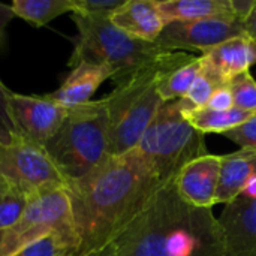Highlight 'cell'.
<instances>
[{"mask_svg": "<svg viewBox=\"0 0 256 256\" xmlns=\"http://www.w3.org/2000/svg\"><path fill=\"white\" fill-rule=\"evenodd\" d=\"M226 138L240 146V148L256 150V114L243 124L224 134Z\"/></svg>", "mask_w": 256, "mask_h": 256, "instance_id": "484cf974", "label": "cell"}, {"mask_svg": "<svg viewBox=\"0 0 256 256\" xmlns=\"http://www.w3.org/2000/svg\"><path fill=\"white\" fill-rule=\"evenodd\" d=\"M124 0H74V14L111 15Z\"/></svg>", "mask_w": 256, "mask_h": 256, "instance_id": "4316f807", "label": "cell"}, {"mask_svg": "<svg viewBox=\"0 0 256 256\" xmlns=\"http://www.w3.org/2000/svg\"><path fill=\"white\" fill-rule=\"evenodd\" d=\"M30 196L0 176V232L10 228L22 214Z\"/></svg>", "mask_w": 256, "mask_h": 256, "instance_id": "44dd1931", "label": "cell"}, {"mask_svg": "<svg viewBox=\"0 0 256 256\" xmlns=\"http://www.w3.org/2000/svg\"><path fill=\"white\" fill-rule=\"evenodd\" d=\"M110 16L72 14L78 34L68 66L75 68L80 63L108 66L112 72L111 80L118 86L153 64L168 50L156 42L130 38L117 28Z\"/></svg>", "mask_w": 256, "mask_h": 256, "instance_id": "3957f363", "label": "cell"}, {"mask_svg": "<svg viewBox=\"0 0 256 256\" xmlns=\"http://www.w3.org/2000/svg\"><path fill=\"white\" fill-rule=\"evenodd\" d=\"M182 102V112L184 120L200 134L206 135V134H225L240 124H243L244 122H248L252 116L250 112L232 108L230 111H214L210 108H194V106H188L184 104L183 99H180Z\"/></svg>", "mask_w": 256, "mask_h": 256, "instance_id": "d6986e66", "label": "cell"}, {"mask_svg": "<svg viewBox=\"0 0 256 256\" xmlns=\"http://www.w3.org/2000/svg\"><path fill=\"white\" fill-rule=\"evenodd\" d=\"M244 33L249 39H252L256 44V6L249 15V18L244 21Z\"/></svg>", "mask_w": 256, "mask_h": 256, "instance_id": "f546056e", "label": "cell"}, {"mask_svg": "<svg viewBox=\"0 0 256 256\" xmlns=\"http://www.w3.org/2000/svg\"><path fill=\"white\" fill-rule=\"evenodd\" d=\"M244 22L236 16H212L168 24L156 44L168 51H200L201 56L220 44L244 36Z\"/></svg>", "mask_w": 256, "mask_h": 256, "instance_id": "9c48e42d", "label": "cell"}, {"mask_svg": "<svg viewBox=\"0 0 256 256\" xmlns=\"http://www.w3.org/2000/svg\"><path fill=\"white\" fill-rule=\"evenodd\" d=\"M206 108L214 110V111H230L234 108V98L230 86H222L219 87L207 102Z\"/></svg>", "mask_w": 256, "mask_h": 256, "instance_id": "83f0119b", "label": "cell"}, {"mask_svg": "<svg viewBox=\"0 0 256 256\" xmlns=\"http://www.w3.org/2000/svg\"><path fill=\"white\" fill-rule=\"evenodd\" d=\"M10 116L20 136L45 148L46 142L58 132L69 110L46 96L10 93Z\"/></svg>", "mask_w": 256, "mask_h": 256, "instance_id": "30bf717a", "label": "cell"}, {"mask_svg": "<svg viewBox=\"0 0 256 256\" xmlns=\"http://www.w3.org/2000/svg\"><path fill=\"white\" fill-rule=\"evenodd\" d=\"M110 20L130 38L146 42H156L166 27L158 0H124Z\"/></svg>", "mask_w": 256, "mask_h": 256, "instance_id": "5bb4252c", "label": "cell"}, {"mask_svg": "<svg viewBox=\"0 0 256 256\" xmlns=\"http://www.w3.org/2000/svg\"><path fill=\"white\" fill-rule=\"evenodd\" d=\"M45 150L68 183L86 177L104 164L110 158L106 98L69 108Z\"/></svg>", "mask_w": 256, "mask_h": 256, "instance_id": "277c9868", "label": "cell"}, {"mask_svg": "<svg viewBox=\"0 0 256 256\" xmlns=\"http://www.w3.org/2000/svg\"><path fill=\"white\" fill-rule=\"evenodd\" d=\"M12 90H9L0 80V146H8L20 138L15 123L10 116L9 98Z\"/></svg>", "mask_w": 256, "mask_h": 256, "instance_id": "d4e9b609", "label": "cell"}, {"mask_svg": "<svg viewBox=\"0 0 256 256\" xmlns=\"http://www.w3.org/2000/svg\"><path fill=\"white\" fill-rule=\"evenodd\" d=\"M182 110L180 99L164 104L135 147L160 184L176 180L188 162L208 153L204 135L184 120Z\"/></svg>", "mask_w": 256, "mask_h": 256, "instance_id": "5b68a950", "label": "cell"}, {"mask_svg": "<svg viewBox=\"0 0 256 256\" xmlns=\"http://www.w3.org/2000/svg\"><path fill=\"white\" fill-rule=\"evenodd\" d=\"M222 82L228 86L236 76L248 72L256 63V44L246 34L230 39L202 54Z\"/></svg>", "mask_w": 256, "mask_h": 256, "instance_id": "2e32d148", "label": "cell"}, {"mask_svg": "<svg viewBox=\"0 0 256 256\" xmlns=\"http://www.w3.org/2000/svg\"><path fill=\"white\" fill-rule=\"evenodd\" d=\"M14 256H78V240L66 234H52Z\"/></svg>", "mask_w": 256, "mask_h": 256, "instance_id": "603a6c76", "label": "cell"}, {"mask_svg": "<svg viewBox=\"0 0 256 256\" xmlns=\"http://www.w3.org/2000/svg\"><path fill=\"white\" fill-rule=\"evenodd\" d=\"M111 76L112 72L108 66L80 63L72 68L62 86L56 92L50 93V96L68 110L80 106L90 102L100 84Z\"/></svg>", "mask_w": 256, "mask_h": 256, "instance_id": "9a60e30c", "label": "cell"}, {"mask_svg": "<svg viewBox=\"0 0 256 256\" xmlns=\"http://www.w3.org/2000/svg\"><path fill=\"white\" fill-rule=\"evenodd\" d=\"M52 234H66L76 238L66 189L30 198L20 219L10 228L0 232V256H14Z\"/></svg>", "mask_w": 256, "mask_h": 256, "instance_id": "52a82bcc", "label": "cell"}, {"mask_svg": "<svg viewBox=\"0 0 256 256\" xmlns=\"http://www.w3.org/2000/svg\"><path fill=\"white\" fill-rule=\"evenodd\" d=\"M202 66V57L184 51H166L158 62L156 90L162 102L183 99Z\"/></svg>", "mask_w": 256, "mask_h": 256, "instance_id": "4fadbf2b", "label": "cell"}, {"mask_svg": "<svg viewBox=\"0 0 256 256\" xmlns=\"http://www.w3.org/2000/svg\"><path fill=\"white\" fill-rule=\"evenodd\" d=\"M0 176L30 198L68 186L46 150L22 136L0 146Z\"/></svg>", "mask_w": 256, "mask_h": 256, "instance_id": "ba28073f", "label": "cell"}, {"mask_svg": "<svg viewBox=\"0 0 256 256\" xmlns=\"http://www.w3.org/2000/svg\"><path fill=\"white\" fill-rule=\"evenodd\" d=\"M225 236V256H256V200L237 196L219 219Z\"/></svg>", "mask_w": 256, "mask_h": 256, "instance_id": "7c38bea8", "label": "cell"}, {"mask_svg": "<svg viewBox=\"0 0 256 256\" xmlns=\"http://www.w3.org/2000/svg\"><path fill=\"white\" fill-rule=\"evenodd\" d=\"M234 98V108L256 114V80L252 74L243 72L236 76L230 84Z\"/></svg>", "mask_w": 256, "mask_h": 256, "instance_id": "cb8c5ba5", "label": "cell"}, {"mask_svg": "<svg viewBox=\"0 0 256 256\" xmlns=\"http://www.w3.org/2000/svg\"><path fill=\"white\" fill-rule=\"evenodd\" d=\"M159 58L105 96L110 120V156H122L134 150L164 105L156 90Z\"/></svg>", "mask_w": 256, "mask_h": 256, "instance_id": "8992f818", "label": "cell"}, {"mask_svg": "<svg viewBox=\"0 0 256 256\" xmlns=\"http://www.w3.org/2000/svg\"><path fill=\"white\" fill-rule=\"evenodd\" d=\"M240 196L243 198H248V200H256V176L252 177L243 188Z\"/></svg>", "mask_w": 256, "mask_h": 256, "instance_id": "4dcf8cb0", "label": "cell"}, {"mask_svg": "<svg viewBox=\"0 0 256 256\" xmlns=\"http://www.w3.org/2000/svg\"><path fill=\"white\" fill-rule=\"evenodd\" d=\"M202 57V56H201ZM225 86L222 82V80L219 78V75L214 72V69L204 60L202 57V66L201 70L198 74V76L195 78L194 84L190 86L188 94L183 98L184 104L188 106H194V108H202L207 105V102L210 100L212 94L219 88Z\"/></svg>", "mask_w": 256, "mask_h": 256, "instance_id": "7402d4cb", "label": "cell"}, {"mask_svg": "<svg viewBox=\"0 0 256 256\" xmlns=\"http://www.w3.org/2000/svg\"><path fill=\"white\" fill-rule=\"evenodd\" d=\"M15 12L12 9L10 4L8 3H2L0 2V50L6 48V42H8V36H6V28L10 24V21L15 18Z\"/></svg>", "mask_w": 256, "mask_h": 256, "instance_id": "f1b7e54d", "label": "cell"}, {"mask_svg": "<svg viewBox=\"0 0 256 256\" xmlns=\"http://www.w3.org/2000/svg\"><path fill=\"white\" fill-rule=\"evenodd\" d=\"M90 256H126L123 255L114 244H108V246H105L104 249H100L99 252H96V254H93V255Z\"/></svg>", "mask_w": 256, "mask_h": 256, "instance_id": "1f68e13d", "label": "cell"}, {"mask_svg": "<svg viewBox=\"0 0 256 256\" xmlns=\"http://www.w3.org/2000/svg\"><path fill=\"white\" fill-rule=\"evenodd\" d=\"M159 184L136 148L110 156L86 177L68 183L78 256L93 255L112 243Z\"/></svg>", "mask_w": 256, "mask_h": 256, "instance_id": "6da1fadb", "label": "cell"}, {"mask_svg": "<svg viewBox=\"0 0 256 256\" xmlns=\"http://www.w3.org/2000/svg\"><path fill=\"white\" fill-rule=\"evenodd\" d=\"M256 176V150L240 148L222 156L220 177L216 192V204H230L240 196L244 184Z\"/></svg>", "mask_w": 256, "mask_h": 256, "instance_id": "e0dca14e", "label": "cell"}, {"mask_svg": "<svg viewBox=\"0 0 256 256\" xmlns=\"http://www.w3.org/2000/svg\"><path fill=\"white\" fill-rule=\"evenodd\" d=\"M16 16L34 27H42L63 14H74V0H14L10 3Z\"/></svg>", "mask_w": 256, "mask_h": 256, "instance_id": "ffe728a7", "label": "cell"}, {"mask_svg": "<svg viewBox=\"0 0 256 256\" xmlns=\"http://www.w3.org/2000/svg\"><path fill=\"white\" fill-rule=\"evenodd\" d=\"M110 244L126 256H225L219 219L186 204L174 180L159 184Z\"/></svg>", "mask_w": 256, "mask_h": 256, "instance_id": "7a4b0ae2", "label": "cell"}, {"mask_svg": "<svg viewBox=\"0 0 256 256\" xmlns=\"http://www.w3.org/2000/svg\"><path fill=\"white\" fill-rule=\"evenodd\" d=\"M222 156L204 154L188 162L177 174L174 184L180 198L196 208H212L220 177Z\"/></svg>", "mask_w": 256, "mask_h": 256, "instance_id": "8fae6325", "label": "cell"}, {"mask_svg": "<svg viewBox=\"0 0 256 256\" xmlns=\"http://www.w3.org/2000/svg\"><path fill=\"white\" fill-rule=\"evenodd\" d=\"M158 4L166 26L212 16H234L230 0H164Z\"/></svg>", "mask_w": 256, "mask_h": 256, "instance_id": "ac0fdd59", "label": "cell"}]
</instances>
